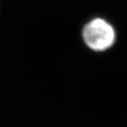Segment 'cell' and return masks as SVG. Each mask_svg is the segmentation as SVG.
<instances>
[{"instance_id":"cell-1","label":"cell","mask_w":127,"mask_h":127,"mask_svg":"<svg viewBox=\"0 0 127 127\" xmlns=\"http://www.w3.org/2000/svg\"><path fill=\"white\" fill-rule=\"evenodd\" d=\"M85 44L95 51L107 49L115 41V31L106 21L96 18L90 21L83 31Z\"/></svg>"}]
</instances>
